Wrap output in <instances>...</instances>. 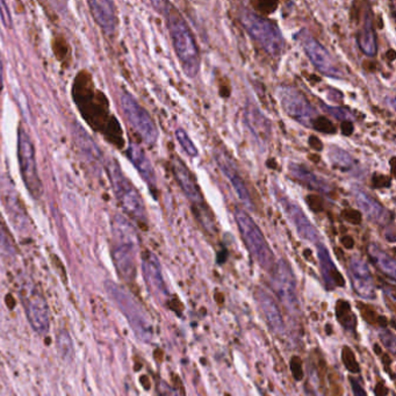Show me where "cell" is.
I'll use <instances>...</instances> for the list:
<instances>
[{
	"label": "cell",
	"instance_id": "obj_14",
	"mask_svg": "<svg viewBox=\"0 0 396 396\" xmlns=\"http://www.w3.org/2000/svg\"><path fill=\"white\" fill-rule=\"evenodd\" d=\"M26 315L35 332L47 334L50 328L49 305L41 292L34 290L29 294L26 299Z\"/></svg>",
	"mask_w": 396,
	"mask_h": 396
},
{
	"label": "cell",
	"instance_id": "obj_31",
	"mask_svg": "<svg viewBox=\"0 0 396 396\" xmlns=\"http://www.w3.org/2000/svg\"><path fill=\"white\" fill-rule=\"evenodd\" d=\"M325 108L327 109V112L331 116L336 118L338 120H343L345 122H351V113L347 109L340 108V107H330V106H325Z\"/></svg>",
	"mask_w": 396,
	"mask_h": 396
},
{
	"label": "cell",
	"instance_id": "obj_15",
	"mask_svg": "<svg viewBox=\"0 0 396 396\" xmlns=\"http://www.w3.org/2000/svg\"><path fill=\"white\" fill-rule=\"evenodd\" d=\"M352 197L360 212L370 221L375 222L377 225H387L390 223V218H393L388 212V209L366 191L355 188L352 190Z\"/></svg>",
	"mask_w": 396,
	"mask_h": 396
},
{
	"label": "cell",
	"instance_id": "obj_24",
	"mask_svg": "<svg viewBox=\"0 0 396 396\" xmlns=\"http://www.w3.org/2000/svg\"><path fill=\"white\" fill-rule=\"evenodd\" d=\"M142 268H143L144 277L147 279L149 285L153 288H159L162 285V277H161V268L156 257L153 253H144L142 257Z\"/></svg>",
	"mask_w": 396,
	"mask_h": 396
},
{
	"label": "cell",
	"instance_id": "obj_3",
	"mask_svg": "<svg viewBox=\"0 0 396 396\" xmlns=\"http://www.w3.org/2000/svg\"><path fill=\"white\" fill-rule=\"evenodd\" d=\"M277 96L284 112L290 119L307 128L315 129L325 134L335 133V127L329 120L320 116L303 91L292 85H280L277 88Z\"/></svg>",
	"mask_w": 396,
	"mask_h": 396
},
{
	"label": "cell",
	"instance_id": "obj_22",
	"mask_svg": "<svg viewBox=\"0 0 396 396\" xmlns=\"http://www.w3.org/2000/svg\"><path fill=\"white\" fill-rule=\"evenodd\" d=\"M359 48L366 56L375 57L377 53V34H375V26H373V18L370 11L365 14L364 24L358 33L357 38Z\"/></svg>",
	"mask_w": 396,
	"mask_h": 396
},
{
	"label": "cell",
	"instance_id": "obj_11",
	"mask_svg": "<svg viewBox=\"0 0 396 396\" xmlns=\"http://www.w3.org/2000/svg\"><path fill=\"white\" fill-rule=\"evenodd\" d=\"M273 190L279 206L284 210L285 215L294 225L298 234L309 242H318L320 240L318 229L314 227L308 216L306 215V213L303 212V209L299 206V203L288 198V194L275 186Z\"/></svg>",
	"mask_w": 396,
	"mask_h": 396
},
{
	"label": "cell",
	"instance_id": "obj_8",
	"mask_svg": "<svg viewBox=\"0 0 396 396\" xmlns=\"http://www.w3.org/2000/svg\"><path fill=\"white\" fill-rule=\"evenodd\" d=\"M18 157H19L20 173L26 188L31 198L40 199L44 193V186L39 175L36 153L33 141L24 128L18 131Z\"/></svg>",
	"mask_w": 396,
	"mask_h": 396
},
{
	"label": "cell",
	"instance_id": "obj_12",
	"mask_svg": "<svg viewBox=\"0 0 396 396\" xmlns=\"http://www.w3.org/2000/svg\"><path fill=\"white\" fill-rule=\"evenodd\" d=\"M213 155H214V161L218 164V168L221 170L225 178L228 179L231 188H234L235 193L238 194L240 203L245 205L249 209L255 208L249 188L244 179L242 178L238 164L235 163L230 153H227L223 148H216Z\"/></svg>",
	"mask_w": 396,
	"mask_h": 396
},
{
	"label": "cell",
	"instance_id": "obj_27",
	"mask_svg": "<svg viewBox=\"0 0 396 396\" xmlns=\"http://www.w3.org/2000/svg\"><path fill=\"white\" fill-rule=\"evenodd\" d=\"M318 258L321 262L322 273L325 277L330 278V280L336 285H344L343 278L337 272L334 263L331 260L330 255L323 244H318Z\"/></svg>",
	"mask_w": 396,
	"mask_h": 396
},
{
	"label": "cell",
	"instance_id": "obj_18",
	"mask_svg": "<svg viewBox=\"0 0 396 396\" xmlns=\"http://www.w3.org/2000/svg\"><path fill=\"white\" fill-rule=\"evenodd\" d=\"M77 103L84 118L88 120L92 125L94 122L93 127L97 129H103V118L105 121L112 123L108 120V108H107V101L103 97L98 99L96 94H91L90 97H85L81 93H77Z\"/></svg>",
	"mask_w": 396,
	"mask_h": 396
},
{
	"label": "cell",
	"instance_id": "obj_29",
	"mask_svg": "<svg viewBox=\"0 0 396 396\" xmlns=\"http://www.w3.org/2000/svg\"><path fill=\"white\" fill-rule=\"evenodd\" d=\"M0 249L7 255L16 253V243L10 230L7 228L6 222L4 220L1 213H0Z\"/></svg>",
	"mask_w": 396,
	"mask_h": 396
},
{
	"label": "cell",
	"instance_id": "obj_20",
	"mask_svg": "<svg viewBox=\"0 0 396 396\" xmlns=\"http://www.w3.org/2000/svg\"><path fill=\"white\" fill-rule=\"evenodd\" d=\"M126 155L128 157L131 164L138 170L142 179L147 183L151 192L153 194L156 193V172H155V168H153L151 161H150L146 151L138 144L131 143L129 144L128 149L126 151Z\"/></svg>",
	"mask_w": 396,
	"mask_h": 396
},
{
	"label": "cell",
	"instance_id": "obj_23",
	"mask_svg": "<svg viewBox=\"0 0 396 396\" xmlns=\"http://www.w3.org/2000/svg\"><path fill=\"white\" fill-rule=\"evenodd\" d=\"M3 196L5 207L10 214V218H12L13 225H16V228L18 229L26 228L29 225V216L22 206L21 200L12 188L4 192Z\"/></svg>",
	"mask_w": 396,
	"mask_h": 396
},
{
	"label": "cell",
	"instance_id": "obj_6",
	"mask_svg": "<svg viewBox=\"0 0 396 396\" xmlns=\"http://www.w3.org/2000/svg\"><path fill=\"white\" fill-rule=\"evenodd\" d=\"M234 218L240 236L243 238L251 256L256 259L263 268H271L275 257L256 222L253 221V218L248 214L247 210L240 207H235Z\"/></svg>",
	"mask_w": 396,
	"mask_h": 396
},
{
	"label": "cell",
	"instance_id": "obj_16",
	"mask_svg": "<svg viewBox=\"0 0 396 396\" xmlns=\"http://www.w3.org/2000/svg\"><path fill=\"white\" fill-rule=\"evenodd\" d=\"M288 172L294 181H297L305 188L320 194H325L328 197H330L332 194V191H334L332 185L321 176L316 175L315 172L312 171L308 166L300 164V163L292 162L288 166Z\"/></svg>",
	"mask_w": 396,
	"mask_h": 396
},
{
	"label": "cell",
	"instance_id": "obj_2",
	"mask_svg": "<svg viewBox=\"0 0 396 396\" xmlns=\"http://www.w3.org/2000/svg\"><path fill=\"white\" fill-rule=\"evenodd\" d=\"M112 236L113 262L116 271L123 280H134L138 250V234L134 225L126 216L116 214L112 221Z\"/></svg>",
	"mask_w": 396,
	"mask_h": 396
},
{
	"label": "cell",
	"instance_id": "obj_32",
	"mask_svg": "<svg viewBox=\"0 0 396 396\" xmlns=\"http://www.w3.org/2000/svg\"><path fill=\"white\" fill-rule=\"evenodd\" d=\"M343 362L345 365H347V370L353 372V373H357L359 371L358 364H357L356 358L353 356L352 351L347 349V347H344L343 350Z\"/></svg>",
	"mask_w": 396,
	"mask_h": 396
},
{
	"label": "cell",
	"instance_id": "obj_10",
	"mask_svg": "<svg viewBox=\"0 0 396 396\" xmlns=\"http://www.w3.org/2000/svg\"><path fill=\"white\" fill-rule=\"evenodd\" d=\"M106 288L111 298L116 301V305L121 309V312L125 314L126 318H128L129 323H131L136 335L140 338L147 337L148 332H149V325H148L147 320L142 314V310H141L136 301H134V299L129 295L128 292H126L116 283L107 281Z\"/></svg>",
	"mask_w": 396,
	"mask_h": 396
},
{
	"label": "cell",
	"instance_id": "obj_26",
	"mask_svg": "<svg viewBox=\"0 0 396 396\" xmlns=\"http://www.w3.org/2000/svg\"><path fill=\"white\" fill-rule=\"evenodd\" d=\"M368 255L371 257L372 260L375 263V265L379 266L381 271H384L387 275L394 278V275H395V262L388 253H385L384 250H381L375 244H371L368 248Z\"/></svg>",
	"mask_w": 396,
	"mask_h": 396
},
{
	"label": "cell",
	"instance_id": "obj_13",
	"mask_svg": "<svg viewBox=\"0 0 396 396\" xmlns=\"http://www.w3.org/2000/svg\"><path fill=\"white\" fill-rule=\"evenodd\" d=\"M172 173L175 176L176 181L178 183L179 188L183 191L185 197L188 198L191 205L197 207L201 214H203V209L206 208V203L200 191L199 185L192 175V172L190 171V168L179 157H175L172 161Z\"/></svg>",
	"mask_w": 396,
	"mask_h": 396
},
{
	"label": "cell",
	"instance_id": "obj_1",
	"mask_svg": "<svg viewBox=\"0 0 396 396\" xmlns=\"http://www.w3.org/2000/svg\"><path fill=\"white\" fill-rule=\"evenodd\" d=\"M153 6H156L157 11H161L166 16L168 33L181 69L188 78H196L199 75L201 59L197 41L191 31L190 26L171 4L166 1L153 3Z\"/></svg>",
	"mask_w": 396,
	"mask_h": 396
},
{
	"label": "cell",
	"instance_id": "obj_19",
	"mask_svg": "<svg viewBox=\"0 0 396 396\" xmlns=\"http://www.w3.org/2000/svg\"><path fill=\"white\" fill-rule=\"evenodd\" d=\"M88 5L94 21L97 22L101 31L107 36L114 35L118 26L116 4L109 0H91Z\"/></svg>",
	"mask_w": 396,
	"mask_h": 396
},
{
	"label": "cell",
	"instance_id": "obj_21",
	"mask_svg": "<svg viewBox=\"0 0 396 396\" xmlns=\"http://www.w3.org/2000/svg\"><path fill=\"white\" fill-rule=\"evenodd\" d=\"M350 272L352 275L355 286L358 288V293L364 298H373V283L367 265L360 258H353L350 264Z\"/></svg>",
	"mask_w": 396,
	"mask_h": 396
},
{
	"label": "cell",
	"instance_id": "obj_5",
	"mask_svg": "<svg viewBox=\"0 0 396 396\" xmlns=\"http://www.w3.org/2000/svg\"><path fill=\"white\" fill-rule=\"evenodd\" d=\"M108 178L112 184V190L116 198L119 201L123 212L140 225H147L148 214L143 198L140 192L135 188L134 185L126 177L120 168L119 163L111 161L107 166Z\"/></svg>",
	"mask_w": 396,
	"mask_h": 396
},
{
	"label": "cell",
	"instance_id": "obj_25",
	"mask_svg": "<svg viewBox=\"0 0 396 396\" xmlns=\"http://www.w3.org/2000/svg\"><path fill=\"white\" fill-rule=\"evenodd\" d=\"M328 158L331 166L340 171L350 172L356 166V159L342 148L331 147L328 153Z\"/></svg>",
	"mask_w": 396,
	"mask_h": 396
},
{
	"label": "cell",
	"instance_id": "obj_9",
	"mask_svg": "<svg viewBox=\"0 0 396 396\" xmlns=\"http://www.w3.org/2000/svg\"><path fill=\"white\" fill-rule=\"evenodd\" d=\"M297 39L309 61L322 75L335 79H343L345 77L338 61L314 35L310 34L306 29H303L298 33Z\"/></svg>",
	"mask_w": 396,
	"mask_h": 396
},
{
	"label": "cell",
	"instance_id": "obj_28",
	"mask_svg": "<svg viewBox=\"0 0 396 396\" xmlns=\"http://www.w3.org/2000/svg\"><path fill=\"white\" fill-rule=\"evenodd\" d=\"M56 347L61 358L64 360H71L73 356V344H72L71 336L66 329H63L57 335Z\"/></svg>",
	"mask_w": 396,
	"mask_h": 396
},
{
	"label": "cell",
	"instance_id": "obj_17",
	"mask_svg": "<svg viewBox=\"0 0 396 396\" xmlns=\"http://www.w3.org/2000/svg\"><path fill=\"white\" fill-rule=\"evenodd\" d=\"M244 119H245L248 128L251 131L253 138H256V141H258V143L263 147L266 146L271 140V122L253 101H249L245 105Z\"/></svg>",
	"mask_w": 396,
	"mask_h": 396
},
{
	"label": "cell",
	"instance_id": "obj_30",
	"mask_svg": "<svg viewBox=\"0 0 396 396\" xmlns=\"http://www.w3.org/2000/svg\"><path fill=\"white\" fill-rule=\"evenodd\" d=\"M176 138H177L178 143L181 144V147L183 148V150H184L185 153H186L188 156H198V153H199L198 148L196 147L193 141L191 140L190 136H188V133H186L184 129H177V131H176Z\"/></svg>",
	"mask_w": 396,
	"mask_h": 396
},
{
	"label": "cell",
	"instance_id": "obj_4",
	"mask_svg": "<svg viewBox=\"0 0 396 396\" xmlns=\"http://www.w3.org/2000/svg\"><path fill=\"white\" fill-rule=\"evenodd\" d=\"M238 21L250 38L268 55L279 56L284 51L285 39L275 21L247 7H242L238 11Z\"/></svg>",
	"mask_w": 396,
	"mask_h": 396
},
{
	"label": "cell",
	"instance_id": "obj_7",
	"mask_svg": "<svg viewBox=\"0 0 396 396\" xmlns=\"http://www.w3.org/2000/svg\"><path fill=\"white\" fill-rule=\"evenodd\" d=\"M120 107L126 120L141 140L149 147L155 146L158 140V128L147 109L128 91H122L120 93Z\"/></svg>",
	"mask_w": 396,
	"mask_h": 396
}]
</instances>
